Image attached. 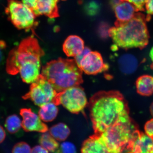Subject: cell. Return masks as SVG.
<instances>
[{
	"mask_svg": "<svg viewBox=\"0 0 153 153\" xmlns=\"http://www.w3.org/2000/svg\"><path fill=\"white\" fill-rule=\"evenodd\" d=\"M94 134L100 135L115 124L131 120L128 102L117 91H100L88 103Z\"/></svg>",
	"mask_w": 153,
	"mask_h": 153,
	"instance_id": "obj_1",
	"label": "cell"
},
{
	"mask_svg": "<svg viewBox=\"0 0 153 153\" xmlns=\"http://www.w3.org/2000/svg\"><path fill=\"white\" fill-rule=\"evenodd\" d=\"M44 55L36 38L30 36L25 38L10 51L6 62L7 73L13 75L19 74L23 82L31 84L41 74V59Z\"/></svg>",
	"mask_w": 153,
	"mask_h": 153,
	"instance_id": "obj_2",
	"label": "cell"
},
{
	"mask_svg": "<svg viewBox=\"0 0 153 153\" xmlns=\"http://www.w3.org/2000/svg\"><path fill=\"white\" fill-rule=\"evenodd\" d=\"M149 20L147 16L138 13L128 22H116L114 27L110 29L109 37L115 46L123 49H143L149 43V37L146 23Z\"/></svg>",
	"mask_w": 153,
	"mask_h": 153,
	"instance_id": "obj_3",
	"label": "cell"
},
{
	"mask_svg": "<svg viewBox=\"0 0 153 153\" xmlns=\"http://www.w3.org/2000/svg\"><path fill=\"white\" fill-rule=\"evenodd\" d=\"M82 72L74 59L60 57L50 61L43 66L41 74L59 92L83 83Z\"/></svg>",
	"mask_w": 153,
	"mask_h": 153,
	"instance_id": "obj_4",
	"label": "cell"
},
{
	"mask_svg": "<svg viewBox=\"0 0 153 153\" xmlns=\"http://www.w3.org/2000/svg\"><path fill=\"white\" fill-rule=\"evenodd\" d=\"M137 129L131 119L115 124L100 135L110 153H133V138Z\"/></svg>",
	"mask_w": 153,
	"mask_h": 153,
	"instance_id": "obj_5",
	"label": "cell"
},
{
	"mask_svg": "<svg viewBox=\"0 0 153 153\" xmlns=\"http://www.w3.org/2000/svg\"><path fill=\"white\" fill-rule=\"evenodd\" d=\"M9 20L19 30H30L36 25L37 16L32 9L18 0H8L5 9Z\"/></svg>",
	"mask_w": 153,
	"mask_h": 153,
	"instance_id": "obj_6",
	"label": "cell"
},
{
	"mask_svg": "<svg viewBox=\"0 0 153 153\" xmlns=\"http://www.w3.org/2000/svg\"><path fill=\"white\" fill-rule=\"evenodd\" d=\"M52 102L57 106L62 105L69 112L74 114L81 112L88 103L84 89L80 85L57 92Z\"/></svg>",
	"mask_w": 153,
	"mask_h": 153,
	"instance_id": "obj_7",
	"label": "cell"
},
{
	"mask_svg": "<svg viewBox=\"0 0 153 153\" xmlns=\"http://www.w3.org/2000/svg\"><path fill=\"white\" fill-rule=\"evenodd\" d=\"M57 94L47 78L41 74L36 81L31 83L30 90L22 98L25 100H31L40 107L48 102H53Z\"/></svg>",
	"mask_w": 153,
	"mask_h": 153,
	"instance_id": "obj_8",
	"label": "cell"
},
{
	"mask_svg": "<svg viewBox=\"0 0 153 153\" xmlns=\"http://www.w3.org/2000/svg\"><path fill=\"white\" fill-rule=\"evenodd\" d=\"M78 66L88 75H96L106 71L108 68L104 63L101 54L96 51H91L84 55Z\"/></svg>",
	"mask_w": 153,
	"mask_h": 153,
	"instance_id": "obj_9",
	"label": "cell"
},
{
	"mask_svg": "<svg viewBox=\"0 0 153 153\" xmlns=\"http://www.w3.org/2000/svg\"><path fill=\"white\" fill-rule=\"evenodd\" d=\"M20 114L22 117V128L25 131H36L43 133L48 131L47 125L31 108H22L20 110Z\"/></svg>",
	"mask_w": 153,
	"mask_h": 153,
	"instance_id": "obj_10",
	"label": "cell"
},
{
	"mask_svg": "<svg viewBox=\"0 0 153 153\" xmlns=\"http://www.w3.org/2000/svg\"><path fill=\"white\" fill-rule=\"evenodd\" d=\"M60 0H38L33 10L36 16L44 15L52 19L59 16L57 4Z\"/></svg>",
	"mask_w": 153,
	"mask_h": 153,
	"instance_id": "obj_11",
	"label": "cell"
},
{
	"mask_svg": "<svg viewBox=\"0 0 153 153\" xmlns=\"http://www.w3.org/2000/svg\"><path fill=\"white\" fill-rule=\"evenodd\" d=\"M133 153H151L153 149V139L138 129L134 133Z\"/></svg>",
	"mask_w": 153,
	"mask_h": 153,
	"instance_id": "obj_12",
	"label": "cell"
},
{
	"mask_svg": "<svg viewBox=\"0 0 153 153\" xmlns=\"http://www.w3.org/2000/svg\"><path fill=\"white\" fill-rule=\"evenodd\" d=\"M81 153H110L100 135L94 134L82 143Z\"/></svg>",
	"mask_w": 153,
	"mask_h": 153,
	"instance_id": "obj_13",
	"label": "cell"
},
{
	"mask_svg": "<svg viewBox=\"0 0 153 153\" xmlns=\"http://www.w3.org/2000/svg\"><path fill=\"white\" fill-rule=\"evenodd\" d=\"M113 9L117 19L116 22L119 23H123L131 20L138 11L133 4L126 1H121Z\"/></svg>",
	"mask_w": 153,
	"mask_h": 153,
	"instance_id": "obj_14",
	"label": "cell"
},
{
	"mask_svg": "<svg viewBox=\"0 0 153 153\" xmlns=\"http://www.w3.org/2000/svg\"><path fill=\"white\" fill-rule=\"evenodd\" d=\"M84 41L82 38L76 36H68L63 44V49L68 57H75L80 55L84 50Z\"/></svg>",
	"mask_w": 153,
	"mask_h": 153,
	"instance_id": "obj_15",
	"label": "cell"
},
{
	"mask_svg": "<svg viewBox=\"0 0 153 153\" xmlns=\"http://www.w3.org/2000/svg\"><path fill=\"white\" fill-rule=\"evenodd\" d=\"M118 63L121 71L125 74H133L138 66V61L136 57L128 53L121 56Z\"/></svg>",
	"mask_w": 153,
	"mask_h": 153,
	"instance_id": "obj_16",
	"label": "cell"
},
{
	"mask_svg": "<svg viewBox=\"0 0 153 153\" xmlns=\"http://www.w3.org/2000/svg\"><path fill=\"white\" fill-rule=\"evenodd\" d=\"M137 92L143 96H150L153 94V76L149 75L140 76L137 79Z\"/></svg>",
	"mask_w": 153,
	"mask_h": 153,
	"instance_id": "obj_17",
	"label": "cell"
},
{
	"mask_svg": "<svg viewBox=\"0 0 153 153\" xmlns=\"http://www.w3.org/2000/svg\"><path fill=\"white\" fill-rule=\"evenodd\" d=\"M38 111V115L44 122L52 121L57 117L58 113L57 105L53 102H49L41 105Z\"/></svg>",
	"mask_w": 153,
	"mask_h": 153,
	"instance_id": "obj_18",
	"label": "cell"
},
{
	"mask_svg": "<svg viewBox=\"0 0 153 153\" xmlns=\"http://www.w3.org/2000/svg\"><path fill=\"white\" fill-rule=\"evenodd\" d=\"M49 132L55 140L59 141H63L69 136L70 130L66 124L60 123L51 127L49 129Z\"/></svg>",
	"mask_w": 153,
	"mask_h": 153,
	"instance_id": "obj_19",
	"label": "cell"
},
{
	"mask_svg": "<svg viewBox=\"0 0 153 153\" xmlns=\"http://www.w3.org/2000/svg\"><path fill=\"white\" fill-rule=\"evenodd\" d=\"M39 143L43 148L51 152H55L59 146L56 140L47 132L43 133L40 136Z\"/></svg>",
	"mask_w": 153,
	"mask_h": 153,
	"instance_id": "obj_20",
	"label": "cell"
},
{
	"mask_svg": "<svg viewBox=\"0 0 153 153\" xmlns=\"http://www.w3.org/2000/svg\"><path fill=\"white\" fill-rule=\"evenodd\" d=\"M5 126L10 134L16 133L22 128V120L17 115H11L6 119Z\"/></svg>",
	"mask_w": 153,
	"mask_h": 153,
	"instance_id": "obj_21",
	"label": "cell"
},
{
	"mask_svg": "<svg viewBox=\"0 0 153 153\" xmlns=\"http://www.w3.org/2000/svg\"><path fill=\"white\" fill-rule=\"evenodd\" d=\"M84 8L88 15L92 16L98 14L101 5L98 0H89L85 4Z\"/></svg>",
	"mask_w": 153,
	"mask_h": 153,
	"instance_id": "obj_22",
	"label": "cell"
},
{
	"mask_svg": "<svg viewBox=\"0 0 153 153\" xmlns=\"http://www.w3.org/2000/svg\"><path fill=\"white\" fill-rule=\"evenodd\" d=\"M55 153H77L76 146L72 143L65 142L59 146Z\"/></svg>",
	"mask_w": 153,
	"mask_h": 153,
	"instance_id": "obj_23",
	"label": "cell"
},
{
	"mask_svg": "<svg viewBox=\"0 0 153 153\" xmlns=\"http://www.w3.org/2000/svg\"><path fill=\"white\" fill-rule=\"evenodd\" d=\"M31 148L27 143L21 142L17 143L12 150V153H31Z\"/></svg>",
	"mask_w": 153,
	"mask_h": 153,
	"instance_id": "obj_24",
	"label": "cell"
},
{
	"mask_svg": "<svg viewBox=\"0 0 153 153\" xmlns=\"http://www.w3.org/2000/svg\"><path fill=\"white\" fill-rule=\"evenodd\" d=\"M110 28L109 25L105 22H102L100 24L98 27V34L102 38H107L109 36V31Z\"/></svg>",
	"mask_w": 153,
	"mask_h": 153,
	"instance_id": "obj_25",
	"label": "cell"
},
{
	"mask_svg": "<svg viewBox=\"0 0 153 153\" xmlns=\"http://www.w3.org/2000/svg\"><path fill=\"white\" fill-rule=\"evenodd\" d=\"M126 1L131 3L136 8L137 11H144L145 10V5L148 0H122Z\"/></svg>",
	"mask_w": 153,
	"mask_h": 153,
	"instance_id": "obj_26",
	"label": "cell"
},
{
	"mask_svg": "<svg viewBox=\"0 0 153 153\" xmlns=\"http://www.w3.org/2000/svg\"><path fill=\"white\" fill-rule=\"evenodd\" d=\"M144 129L146 134L153 139V118L146 123Z\"/></svg>",
	"mask_w": 153,
	"mask_h": 153,
	"instance_id": "obj_27",
	"label": "cell"
},
{
	"mask_svg": "<svg viewBox=\"0 0 153 153\" xmlns=\"http://www.w3.org/2000/svg\"><path fill=\"white\" fill-rule=\"evenodd\" d=\"M145 9L148 14L147 16L150 18L151 15H153V0H148L145 5Z\"/></svg>",
	"mask_w": 153,
	"mask_h": 153,
	"instance_id": "obj_28",
	"label": "cell"
},
{
	"mask_svg": "<svg viewBox=\"0 0 153 153\" xmlns=\"http://www.w3.org/2000/svg\"><path fill=\"white\" fill-rule=\"evenodd\" d=\"M31 153H49L48 151L41 146H36L33 148Z\"/></svg>",
	"mask_w": 153,
	"mask_h": 153,
	"instance_id": "obj_29",
	"label": "cell"
},
{
	"mask_svg": "<svg viewBox=\"0 0 153 153\" xmlns=\"http://www.w3.org/2000/svg\"><path fill=\"white\" fill-rule=\"evenodd\" d=\"M22 2L28 6L32 10L36 7L38 0H22Z\"/></svg>",
	"mask_w": 153,
	"mask_h": 153,
	"instance_id": "obj_30",
	"label": "cell"
},
{
	"mask_svg": "<svg viewBox=\"0 0 153 153\" xmlns=\"http://www.w3.org/2000/svg\"><path fill=\"white\" fill-rule=\"evenodd\" d=\"M6 44L5 41L0 40V63L3 59L4 51L5 49Z\"/></svg>",
	"mask_w": 153,
	"mask_h": 153,
	"instance_id": "obj_31",
	"label": "cell"
},
{
	"mask_svg": "<svg viewBox=\"0 0 153 153\" xmlns=\"http://www.w3.org/2000/svg\"><path fill=\"white\" fill-rule=\"evenodd\" d=\"M6 134L4 129L0 125V144L5 139Z\"/></svg>",
	"mask_w": 153,
	"mask_h": 153,
	"instance_id": "obj_32",
	"label": "cell"
},
{
	"mask_svg": "<svg viewBox=\"0 0 153 153\" xmlns=\"http://www.w3.org/2000/svg\"><path fill=\"white\" fill-rule=\"evenodd\" d=\"M121 1L122 0H110V4L112 8H114V7L119 4Z\"/></svg>",
	"mask_w": 153,
	"mask_h": 153,
	"instance_id": "obj_33",
	"label": "cell"
},
{
	"mask_svg": "<svg viewBox=\"0 0 153 153\" xmlns=\"http://www.w3.org/2000/svg\"><path fill=\"white\" fill-rule=\"evenodd\" d=\"M150 57L151 60H152L153 62V47L152 48V49H151L150 52Z\"/></svg>",
	"mask_w": 153,
	"mask_h": 153,
	"instance_id": "obj_34",
	"label": "cell"
},
{
	"mask_svg": "<svg viewBox=\"0 0 153 153\" xmlns=\"http://www.w3.org/2000/svg\"><path fill=\"white\" fill-rule=\"evenodd\" d=\"M150 111L151 114L153 117V102L151 105L150 107Z\"/></svg>",
	"mask_w": 153,
	"mask_h": 153,
	"instance_id": "obj_35",
	"label": "cell"
},
{
	"mask_svg": "<svg viewBox=\"0 0 153 153\" xmlns=\"http://www.w3.org/2000/svg\"><path fill=\"white\" fill-rule=\"evenodd\" d=\"M151 153H153V149L152 151V152H151Z\"/></svg>",
	"mask_w": 153,
	"mask_h": 153,
	"instance_id": "obj_36",
	"label": "cell"
}]
</instances>
